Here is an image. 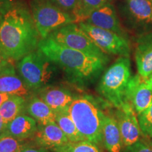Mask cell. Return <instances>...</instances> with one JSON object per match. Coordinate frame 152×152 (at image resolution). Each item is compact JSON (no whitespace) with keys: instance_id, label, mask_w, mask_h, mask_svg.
Here are the masks:
<instances>
[{"instance_id":"9","label":"cell","mask_w":152,"mask_h":152,"mask_svg":"<svg viewBox=\"0 0 152 152\" xmlns=\"http://www.w3.org/2000/svg\"><path fill=\"white\" fill-rule=\"evenodd\" d=\"M115 118L125 147H130L140 140L142 132L137 118V114L129 103L116 109Z\"/></svg>"},{"instance_id":"11","label":"cell","mask_w":152,"mask_h":152,"mask_svg":"<svg viewBox=\"0 0 152 152\" xmlns=\"http://www.w3.org/2000/svg\"><path fill=\"white\" fill-rule=\"evenodd\" d=\"M85 22L127 37L118 18L115 9L111 2L106 4L91 13Z\"/></svg>"},{"instance_id":"24","label":"cell","mask_w":152,"mask_h":152,"mask_svg":"<svg viewBox=\"0 0 152 152\" xmlns=\"http://www.w3.org/2000/svg\"><path fill=\"white\" fill-rule=\"evenodd\" d=\"M26 144L25 141L14 137L5 131L0 136V152H20Z\"/></svg>"},{"instance_id":"25","label":"cell","mask_w":152,"mask_h":152,"mask_svg":"<svg viewBox=\"0 0 152 152\" xmlns=\"http://www.w3.org/2000/svg\"><path fill=\"white\" fill-rule=\"evenodd\" d=\"M142 134L147 138H152V104L145 111L137 114Z\"/></svg>"},{"instance_id":"18","label":"cell","mask_w":152,"mask_h":152,"mask_svg":"<svg viewBox=\"0 0 152 152\" xmlns=\"http://www.w3.org/2000/svg\"><path fill=\"white\" fill-rule=\"evenodd\" d=\"M26 112L38 124L56 123V113L38 95H33L27 100Z\"/></svg>"},{"instance_id":"17","label":"cell","mask_w":152,"mask_h":152,"mask_svg":"<svg viewBox=\"0 0 152 152\" xmlns=\"http://www.w3.org/2000/svg\"><path fill=\"white\" fill-rule=\"evenodd\" d=\"M102 137L104 147L109 152H121L124 147L118 124L115 116L104 115Z\"/></svg>"},{"instance_id":"12","label":"cell","mask_w":152,"mask_h":152,"mask_svg":"<svg viewBox=\"0 0 152 152\" xmlns=\"http://www.w3.org/2000/svg\"><path fill=\"white\" fill-rule=\"evenodd\" d=\"M125 7L129 19L135 27L144 30L152 28L151 0H125Z\"/></svg>"},{"instance_id":"35","label":"cell","mask_w":152,"mask_h":152,"mask_svg":"<svg viewBox=\"0 0 152 152\" xmlns=\"http://www.w3.org/2000/svg\"><path fill=\"white\" fill-rule=\"evenodd\" d=\"M148 142H149V145L151 146V147H152V140H148L147 141Z\"/></svg>"},{"instance_id":"29","label":"cell","mask_w":152,"mask_h":152,"mask_svg":"<svg viewBox=\"0 0 152 152\" xmlns=\"http://www.w3.org/2000/svg\"><path fill=\"white\" fill-rule=\"evenodd\" d=\"M20 152H49L47 149L42 147L40 146H38L35 143L33 144H30L29 143H26V145L23 147Z\"/></svg>"},{"instance_id":"36","label":"cell","mask_w":152,"mask_h":152,"mask_svg":"<svg viewBox=\"0 0 152 152\" xmlns=\"http://www.w3.org/2000/svg\"><path fill=\"white\" fill-rule=\"evenodd\" d=\"M151 140H152V138H151Z\"/></svg>"},{"instance_id":"21","label":"cell","mask_w":152,"mask_h":152,"mask_svg":"<svg viewBox=\"0 0 152 152\" xmlns=\"http://www.w3.org/2000/svg\"><path fill=\"white\" fill-rule=\"evenodd\" d=\"M56 123L67 137L69 142H78L85 140L79 132L73 118L68 113V111L56 113Z\"/></svg>"},{"instance_id":"5","label":"cell","mask_w":152,"mask_h":152,"mask_svg":"<svg viewBox=\"0 0 152 152\" xmlns=\"http://www.w3.org/2000/svg\"><path fill=\"white\" fill-rule=\"evenodd\" d=\"M52 63L39 49L18 61L16 68L19 77L30 92H39L48 87L54 75Z\"/></svg>"},{"instance_id":"3","label":"cell","mask_w":152,"mask_h":152,"mask_svg":"<svg viewBox=\"0 0 152 152\" xmlns=\"http://www.w3.org/2000/svg\"><path fill=\"white\" fill-rule=\"evenodd\" d=\"M132 77L130 58L120 56L104 72L96 91L108 103L115 109H120L128 103L127 92Z\"/></svg>"},{"instance_id":"15","label":"cell","mask_w":152,"mask_h":152,"mask_svg":"<svg viewBox=\"0 0 152 152\" xmlns=\"http://www.w3.org/2000/svg\"><path fill=\"white\" fill-rule=\"evenodd\" d=\"M38 96L56 113L68 111L70 105L77 98L65 88L49 86L39 90Z\"/></svg>"},{"instance_id":"6","label":"cell","mask_w":152,"mask_h":152,"mask_svg":"<svg viewBox=\"0 0 152 152\" xmlns=\"http://www.w3.org/2000/svg\"><path fill=\"white\" fill-rule=\"evenodd\" d=\"M30 11L41 39L62 26L76 23L73 14L64 11L50 0H33Z\"/></svg>"},{"instance_id":"14","label":"cell","mask_w":152,"mask_h":152,"mask_svg":"<svg viewBox=\"0 0 152 152\" xmlns=\"http://www.w3.org/2000/svg\"><path fill=\"white\" fill-rule=\"evenodd\" d=\"M134 58L137 73L148 78L152 74V33L143 34L138 38Z\"/></svg>"},{"instance_id":"22","label":"cell","mask_w":152,"mask_h":152,"mask_svg":"<svg viewBox=\"0 0 152 152\" xmlns=\"http://www.w3.org/2000/svg\"><path fill=\"white\" fill-rule=\"evenodd\" d=\"M111 0H78L73 15L76 23L85 22L90 14L106 4L111 2Z\"/></svg>"},{"instance_id":"37","label":"cell","mask_w":152,"mask_h":152,"mask_svg":"<svg viewBox=\"0 0 152 152\" xmlns=\"http://www.w3.org/2000/svg\"><path fill=\"white\" fill-rule=\"evenodd\" d=\"M151 1H152V0H151Z\"/></svg>"},{"instance_id":"16","label":"cell","mask_w":152,"mask_h":152,"mask_svg":"<svg viewBox=\"0 0 152 152\" xmlns=\"http://www.w3.org/2000/svg\"><path fill=\"white\" fill-rule=\"evenodd\" d=\"M30 115L20 114L7 124L6 132L21 141L35 137L38 123Z\"/></svg>"},{"instance_id":"10","label":"cell","mask_w":152,"mask_h":152,"mask_svg":"<svg viewBox=\"0 0 152 152\" xmlns=\"http://www.w3.org/2000/svg\"><path fill=\"white\" fill-rule=\"evenodd\" d=\"M127 100L137 114L145 111L152 104V87L147 78L139 74L132 76L129 83Z\"/></svg>"},{"instance_id":"26","label":"cell","mask_w":152,"mask_h":152,"mask_svg":"<svg viewBox=\"0 0 152 152\" xmlns=\"http://www.w3.org/2000/svg\"><path fill=\"white\" fill-rule=\"evenodd\" d=\"M16 73L14 61L9 57L0 47V77Z\"/></svg>"},{"instance_id":"19","label":"cell","mask_w":152,"mask_h":152,"mask_svg":"<svg viewBox=\"0 0 152 152\" xmlns=\"http://www.w3.org/2000/svg\"><path fill=\"white\" fill-rule=\"evenodd\" d=\"M27 100L24 96L11 94L0 106V115L8 124L15 118L26 112Z\"/></svg>"},{"instance_id":"2","label":"cell","mask_w":152,"mask_h":152,"mask_svg":"<svg viewBox=\"0 0 152 152\" xmlns=\"http://www.w3.org/2000/svg\"><path fill=\"white\" fill-rule=\"evenodd\" d=\"M38 49L61 68L70 83L81 87L97 78L109 60L62 46L49 37L41 39Z\"/></svg>"},{"instance_id":"34","label":"cell","mask_w":152,"mask_h":152,"mask_svg":"<svg viewBox=\"0 0 152 152\" xmlns=\"http://www.w3.org/2000/svg\"><path fill=\"white\" fill-rule=\"evenodd\" d=\"M3 13H4V11L1 9H0V25H1V18H2Z\"/></svg>"},{"instance_id":"20","label":"cell","mask_w":152,"mask_h":152,"mask_svg":"<svg viewBox=\"0 0 152 152\" xmlns=\"http://www.w3.org/2000/svg\"><path fill=\"white\" fill-rule=\"evenodd\" d=\"M0 92L19 95L24 97H28L30 94V91L16 73L0 77Z\"/></svg>"},{"instance_id":"27","label":"cell","mask_w":152,"mask_h":152,"mask_svg":"<svg viewBox=\"0 0 152 152\" xmlns=\"http://www.w3.org/2000/svg\"><path fill=\"white\" fill-rule=\"evenodd\" d=\"M126 148L127 152H152V147L149 142L144 140H140L133 145Z\"/></svg>"},{"instance_id":"8","label":"cell","mask_w":152,"mask_h":152,"mask_svg":"<svg viewBox=\"0 0 152 152\" xmlns=\"http://www.w3.org/2000/svg\"><path fill=\"white\" fill-rule=\"evenodd\" d=\"M78 26L105 54L130 57V44L127 37L85 22L79 23Z\"/></svg>"},{"instance_id":"1","label":"cell","mask_w":152,"mask_h":152,"mask_svg":"<svg viewBox=\"0 0 152 152\" xmlns=\"http://www.w3.org/2000/svg\"><path fill=\"white\" fill-rule=\"evenodd\" d=\"M41 37L31 11L24 2L13 1L4 10L0 47L14 61L38 49Z\"/></svg>"},{"instance_id":"33","label":"cell","mask_w":152,"mask_h":152,"mask_svg":"<svg viewBox=\"0 0 152 152\" xmlns=\"http://www.w3.org/2000/svg\"><path fill=\"white\" fill-rule=\"evenodd\" d=\"M147 82H148V83L149 84L150 86L152 87V74L147 78Z\"/></svg>"},{"instance_id":"13","label":"cell","mask_w":152,"mask_h":152,"mask_svg":"<svg viewBox=\"0 0 152 152\" xmlns=\"http://www.w3.org/2000/svg\"><path fill=\"white\" fill-rule=\"evenodd\" d=\"M33 138L37 145L47 149L60 147L69 142L56 123L38 124L37 130Z\"/></svg>"},{"instance_id":"32","label":"cell","mask_w":152,"mask_h":152,"mask_svg":"<svg viewBox=\"0 0 152 152\" xmlns=\"http://www.w3.org/2000/svg\"><path fill=\"white\" fill-rule=\"evenodd\" d=\"M10 95L11 94H7V93L0 92V106H1V104H2L9 97Z\"/></svg>"},{"instance_id":"31","label":"cell","mask_w":152,"mask_h":152,"mask_svg":"<svg viewBox=\"0 0 152 152\" xmlns=\"http://www.w3.org/2000/svg\"><path fill=\"white\" fill-rule=\"evenodd\" d=\"M13 0H0V9H1L4 11L6 9V7Z\"/></svg>"},{"instance_id":"30","label":"cell","mask_w":152,"mask_h":152,"mask_svg":"<svg viewBox=\"0 0 152 152\" xmlns=\"http://www.w3.org/2000/svg\"><path fill=\"white\" fill-rule=\"evenodd\" d=\"M7 123L5 122L4 120L3 119V118L0 115V136L5 132L6 130H7Z\"/></svg>"},{"instance_id":"23","label":"cell","mask_w":152,"mask_h":152,"mask_svg":"<svg viewBox=\"0 0 152 152\" xmlns=\"http://www.w3.org/2000/svg\"><path fill=\"white\" fill-rule=\"evenodd\" d=\"M51 150L54 152H102L97 144L87 140L68 142L64 145Z\"/></svg>"},{"instance_id":"28","label":"cell","mask_w":152,"mask_h":152,"mask_svg":"<svg viewBox=\"0 0 152 152\" xmlns=\"http://www.w3.org/2000/svg\"><path fill=\"white\" fill-rule=\"evenodd\" d=\"M52 1L64 11L72 14L77 6L78 0H52Z\"/></svg>"},{"instance_id":"7","label":"cell","mask_w":152,"mask_h":152,"mask_svg":"<svg viewBox=\"0 0 152 152\" xmlns=\"http://www.w3.org/2000/svg\"><path fill=\"white\" fill-rule=\"evenodd\" d=\"M47 37L51 38L62 46L105 59H109L107 54L97 47L86 33L76 23L62 26L54 30Z\"/></svg>"},{"instance_id":"4","label":"cell","mask_w":152,"mask_h":152,"mask_svg":"<svg viewBox=\"0 0 152 152\" xmlns=\"http://www.w3.org/2000/svg\"><path fill=\"white\" fill-rule=\"evenodd\" d=\"M79 132L85 140L100 144L103 142L102 128L105 113L90 96L77 97L68 108Z\"/></svg>"}]
</instances>
